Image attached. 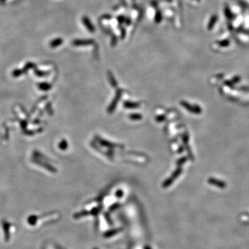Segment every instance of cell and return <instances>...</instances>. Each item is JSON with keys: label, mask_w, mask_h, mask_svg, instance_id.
<instances>
[{"label": "cell", "mask_w": 249, "mask_h": 249, "mask_svg": "<svg viewBox=\"0 0 249 249\" xmlns=\"http://www.w3.org/2000/svg\"><path fill=\"white\" fill-rule=\"evenodd\" d=\"M63 42V40L62 38H57V39L53 40L51 42L49 43V46L51 48H55V47H59L60 45H61Z\"/></svg>", "instance_id": "2"}, {"label": "cell", "mask_w": 249, "mask_h": 249, "mask_svg": "<svg viewBox=\"0 0 249 249\" xmlns=\"http://www.w3.org/2000/svg\"><path fill=\"white\" fill-rule=\"evenodd\" d=\"M82 23L85 24L86 28H87L89 31H91V32H93V31L95 30L92 23H91L90 20H89L88 18H87V17H83V18H82Z\"/></svg>", "instance_id": "1"}, {"label": "cell", "mask_w": 249, "mask_h": 249, "mask_svg": "<svg viewBox=\"0 0 249 249\" xmlns=\"http://www.w3.org/2000/svg\"><path fill=\"white\" fill-rule=\"evenodd\" d=\"M6 1V0H0V1H1V2H3V1Z\"/></svg>", "instance_id": "3"}]
</instances>
